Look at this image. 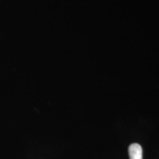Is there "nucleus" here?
I'll list each match as a JSON object with an SVG mask.
<instances>
[{
  "label": "nucleus",
  "instance_id": "nucleus-1",
  "mask_svg": "<svg viewBox=\"0 0 159 159\" xmlns=\"http://www.w3.org/2000/svg\"><path fill=\"white\" fill-rule=\"evenodd\" d=\"M128 153L130 159H143L142 148L137 143H134L129 146Z\"/></svg>",
  "mask_w": 159,
  "mask_h": 159
}]
</instances>
